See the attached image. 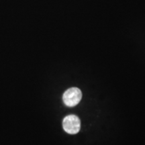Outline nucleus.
<instances>
[{
    "instance_id": "nucleus-1",
    "label": "nucleus",
    "mask_w": 145,
    "mask_h": 145,
    "mask_svg": "<svg viewBox=\"0 0 145 145\" xmlns=\"http://www.w3.org/2000/svg\"><path fill=\"white\" fill-rule=\"evenodd\" d=\"M82 98L81 90L77 88H71L65 92L63 96L64 104L68 107L75 106Z\"/></svg>"
},
{
    "instance_id": "nucleus-2",
    "label": "nucleus",
    "mask_w": 145,
    "mask_h": 145,
    "mask_svg": "<svg viewBox=\"0 0 145 145\" xmlns=\"http://www.w3.org/2000/svg\"><path fill=\"white\" fill-rule=\"evenodd\" d=\"M63 127L65 131L68 134L75 135L80 130V120L77 116L69 115L63 120Z\"/></svg>"
}]
</instances>
